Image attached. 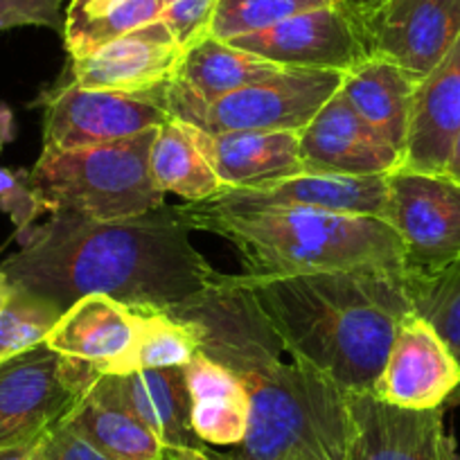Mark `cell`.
Returning <instances> with one entry per match:
<instances>
[{"mask_svg":"<svg viewBox=\"0 0 460 460\" xmlns=\"http://www.w3.org/2000/svg\"><path fill=\"white\" fill-rule=\"evenodd\" d=\"M172 318L192 332L203 357L244 384L249 431L215 460H345L350 447L348 393L289 355L242 276L219 273Z\"/></svg>","mask_w":460,"mask_h":460,"instance_id":"1","label":"cell"},{"mask_svg":"<svg viewBox=\"0 0 460 460\" xmlns=\"http://www.w3.org/2000/svg\"><path fill=\"white\" fill-rule=\"evenodd\" d=\"M190 233L179 206L113 221L55 212L21 237V251L0 262V273L61 312L93 294L134 312H170L219 276Z\"/></svg>","mask_w":460,"mask_h":460,"instance_id":"2","label":"cell"},{"mask_svg":"<svg viewBox=\"0 0 460 460\" xmlns=\"http://www.w3.org/2000/svg\"><path fill=\"white\" fill-rule=\"evenodd\" d=\"M242 278L296 359L348 395L375 393L397 330L413 314L404 273L352 269Z\"/></svg>","mask_w":460,"mask_h":460,"instance_id":"3","label":"cell"},{"mask_svg":"<svg viewBox=\"0 0 460 460\" xmlns=\"http://www.w3.org/2000/svg\"><path fill=\"white\" fill-rule=\"evenodd\" d=\"M192 230H206L235 244L246 273L352 271L406 269L404 244L388 221L377 217L339 215L294 206L215 208L208 203L179 206Z\"/></svg>","mask_w":460,"mask_h":460,"instance_id":"4","label":"cell"},{"mask_svg":"<svg viewBox=\"0 0 460 460\" xmlns=\"http://www.w3.org/2000/svg\"><path fill=\"white\" fill-rule=\"evenodd\" d=\"M156 131L158 127L120 143L43 149L30 181L46 212L113 221L165 206V192L149 170Z\"/></svg>","mask_w":460,"mask_h":460,"instance_id":"5","label":"cell"},{"mask_svg":"<svg viewBox=\"0 0 460 460\" xmlns=\"http://www.w3.org/2000/svg\"><path fill=\"white\" fill-rule=\"evenodd\" d=\"M343 73L280 68L276 75L228 93L212 104H174V120L206 134L224 131H303L341 88Z\"/></svg>","mask_w":460,"mask_h":460,"instance_id":"6","label":"cell"},{"mask_svg":"<svg viewBox=\"0 0 460 460\" xmlns=\"http://www.w3.org/2000/svg\"><path fill=\"white\" fill-rule=\"evenodd\" d=\"M100 370L48 343L0 364V449L34 442L91 391Z\"/></svg>","mask_w":460,"mask_h":460,"instance_id":"7","label":"cell"},{"mask_svg":"<svg viewBox=\"0 0 460 460\" xmlns=\"http://www.w3.org/2000/svg\"><path fill=\"white\" fill-rule=\"evenodd\" d=\"M43 149H77L134 138L172 120L167 86L147 93H113L68 84L46 91Z\"/></svg>","mask_w":460,"mask_h":460,"instance_id":"8","label":"cell"},{"mask_svg":"<svg viewBox=\"0 0 460 460\" xmlns=\"http://www.w3.org/2000/svg\"><path fill=\"white\" fill-rule=\"evenodd\" d=\"M386 221L404 244V273H427L460 258V183L447 174H388Z\"/></svg>","mask_w":460,"mask_h":460,"instance_id":"9","label":"cell"},{"mask_svg":"<svg viewBox=\"0 0 460 460\" xmlns=\"http://www.w3.org/2000/svg\"><path fill=\"white\" fill-rule=\"evenodd\" d=\"M368 57L422 82L460 37V0H386L357 19Z\"/></svg>","mask_w":460,"mask_h":460,"instance_id":"10","label":"cell"},{"mask_svg":"<svg viewBox=\"0 0 460 460\" xmlns=\"http://www.w3.org/2000/svg\"><path fill=\"white\" fill-rule=\"evenodd\" d=\"M228 43L280 68L348 73L368 57L359 23L345 5L305 12L260 32L230 39Z\"/></svg>","mask_w":460,"mask_h":460,"instance_id":"11","label":"cell"},{"mask_svg":"<svg viewBox=\"0 0 460 460\" xmlns=\"http://www.w3.org/2000/svg\"><path fill=\"white\" fill-rule=\"evenodd\" d=\"M183 52L165 21H156L113 39L88 55L73 57L70 79L91 91H156L174 79Z\"/></svg>","mask_w":460,"mask_h":460,"instance_id":"12","label":"cell"},{"mask_svg":"<svg viewBox=\"0 0 460 460\" xmlns=\"http://www.w3.org/2000/svg\"><path fill=\"white\" fill-rule=\"evenodd\" d=\"M305 172L343 176H388L404 156L388 145L336 91L300 131Z\"/></svg>","mask_w":460,"mask_h":460,"instance_id":"13","label":"cell"},{"mask_svg":"<svg viewBox=\"0 0 460 460\" xmlns=\"http://www.w3.org/2000/svg\"><path fill=\"white\" fill-rule=\"evenodd\" d=\"M460 386V364L418 314L397 330L375 395L402 409H440Z\"/></svg>","mask_w":460,"mask_h":460,"instance_id":"14","label":"cell"},{"mask_svg":"<svg viewBox=\"0 0 460 460\" xmlns=\"http://www.w3.org/2000/svg\"><path fill=\"white\" fill-rule=\"evenodd\" d=\"M350 447L345 460H442L445 406L402 409L375 393L348 395Z\"/></svg>","mask_w":460,"mask_h":460,"instance_id":"15","label":"cell"},{"mask_svg":"<svg viewBox=\"0 0 460 460\" xmlns=\"http://www.w3.org/2000/svg\"><path fill=\"white\" fill-rule=\"evenodd\" d=\"M208 206L215 208H255L294 206L312 210L339 212V215L377 217L386 221L388 176H343L303 172L291 179L258 188H221Z\"/></svg>","mask_w":460,"mask_h":460,"instance_id":"16","label":"cell"},{"mask_svg":"<svg viewBox=\"0 0 460 460\" xmlns=\"http://www.w3.org/2000/svg\"><path fill=\"white\" fill-rule=\"evenodd\" d=\"M185 127L215 170L221 188H258L305 172L300 131L242 129L206 134L190 125Z\"/></svg>","mask_w":460,"mask_h":460,"instance_id":"17","label":"cell"},{"mask_svg":"<svg viewBox=\"0 0 460 460\" xmlns=\"http://www.w3.org/2000/svg\"><path fill=\"white\" fill-rule=\"evenodd\" d=\"M458 134L460 37L449 55L415 86L402 167L422 174H445Z\"/></svg>","mask_w":460,"mask_h":460,"instance_id":"18","label":"cell"},{"mask_svg":"<svg viewBox=\"0 0 460 460\" xmlns=\"http://www.w3.org/2000/svg\"><path fill=\"white\" fill-rule=\"evenodd\" d=\"M136 327V314L129 307L93 294L61 314L46 343L59 355L95 366L102 375H127Z\"/></svg>","mask_w":460,"mask_h":460,"instance_id":"19","label":"cell"},{"mask_svg":"<svg viewBox=\"0 0 460 460\" xmlns=\"http://www.w3.org/2000/svg\"><path fill=\"white\" fill-rule=\"evenodd\" d=\"M88 393L129 411L156 433L163 445L208 447L199 440L190 424V395L183 368L100 375Z\"/></svg>","mask_w":460,"mask_h":460,"instance_id":"20","label":"cell"},{"mask_svg":"<svg viewBox=\"0 0 460 460\" xmlns=\"http://www.w3.org/2000/svg\"><path fill=\"white\" fill-rule=\"evenodd\" d=\"M278 70L280 66L208 34L185 48L179 70L167 84V106L212 104L228 93L271 77Z\"/></svg>","mask_w":460,"mask_h":460,"instance_id":"21","label":"cell"},{"mask_svg":"<svg viewBox=\"0 0 460 460\" xmlns=\"http://www.w3.org/2000/svg\"><path fill=\"white\" fill-rule=\"evenodd\" d=\"M185 370L190 424L203 445L237 447L249 431L251 400L244 384L224 366L197 352Z\"/></svg>","mask_w":460,"mask_h":460,"instance_id":"22","label":"cell"},{"mask_svg":"<svg viewBox=\"0 0 460 460\" xmlns=\"http://www.w3.org/2000/svg\"><path fill=\"white\" fill-rule=\"evenodd\" d=\"M415 86L418 84L395 64L379 57H366L343 73L339 91L352 109L404 156Z\"/></svg>","mask_w":460,"mask_h":460,"instance_id":"23","label":"cell"},{"mask_svg":"<svg viewBox=\"0 0 460 460\" xmlns=\"http://www.w3.org/2000/svg\"><path fill=\"white\" fill-rule=\"evenodd\" d=\"M64 420L109 460H161L165 449L156 433L129 411L93 393H86Z\"/></svg>","mask_w":460,"mask_h":460,"instance_id":"24","label":"cell"},{"mask_svg":"<svg viewBox=\"0 0 460 460\" xmlns=\"http://www.w3.org/2000/svg\"><path fill=\"white\" fill-rule=\"evenodd\" d=\"M156 21H163V0H70L61 34L73 59Z\"/></svg>","mask_w":460,"mask_h":460,"instance_id":"25","label":"cell"},{"mask_svg":"<svg viewBox=\"0 0 460 460\" xmlns=\"http://www.w3.org/2000/svg\"><path fill=\"white\" fill-rule=\"evenodd\" d=\"M149 170L163 192L179 194L188 203L208 201L221 190L215 170L197 147L188 127L174 118L158 127L149 152Z\"/></svg>","mask_w":460,"mask_h":460,"instance_id":"26","label":"cell"},{"mask_svg":"<svg viewBox=\"0 0 460 460\" xmlns=\"http://www.w3.org/2000/svg\"><path fill=\"white\" fill-rule=\"evenodd\" d=\"M413 312L436 330L460 364V258L427 273H404Z\"/></svg>","mask_w":460,"mask_h":460,"instance_id":"27","label":"cell"},{"mask_svg":"<svg viewBox=\"0 0 460 460\" xmlns=\"http://www.w3.org/2000/svg\"><path fill=\"white\" fill-rule=\"evenodd\" d=\"M134 314L138 327L127 375L154 368H183L197 357V341L183 323L172 318L167 312Z\"/></svg>","mask_w":460,"mask_h":460,"instance_id":"28","label":"cell"},{"mask_svg":"<svg viewBox=\"0 0 460 460\" xmlns=\"http://www.w3.org/2000/svg\"><path fill=\"white\" fill-rule=\"evenodd\" d=\"M332 5H345V0H219L210 34L221 41H230L242 34L271 28L291 16Z\"/></svg>","mask_w":460,"mask_h":460,"instance_id":"29","label":"cell"},{"mask_svg":"<svg viewBox=\"0 0 460 460\" xmlns=\"http://www.w3.org/2000/svg\"><path fill=\"white\" fill-rule=\"evenodd\" d=\"M61 314L48 300L14 289L12 298L0 307V364L46 343Z\"/></svg>","mask_w":460,"mask_h":460,"instance_id":"30","label":"cell"},{"mask_svg":"<svg viewBox=\"0 0 460 460\" xmlns=\"http://www.w3.org/2000/svg\"><path fill=\"white\" fill-rule=\"evenodd\" d=\"M0 210L5 212L16 228V240L34 228V221L46 212L41 199L34 192L30 172L0 167Z\"/></svg>","mask_w":460,"mask_h":460,"instance_id":"31","label":"cell"},{"mask_svg":"<svg viewBox=\"0 0 460 460\" xmlns=\"http://www.w3.org/2000/svg\"><path fill=\"white\" fill-rule=\"evenodd\" d=\"M219 0H163V21L185 48L210 34Z\"/></svg>","mask_w":460,"mask_h":460,"instance_id":"32","label":"cell"},{"mask_svg":"<svg viewBox=\"0 0 460 460\" xmlns=\"http://www.w3.org/2000/svg\"><path fill=\"white\" fill-rule=\"evenodd\" d=\"M64 0H0V32L14 28L64 30Z\"/></svg>","mask_w":460,"mask_h":460,"instance_id":"33","label":"cell"},{"mask_svg":"<svg viewBox=\"0 0 460 460\" xmlns=\"http://www.w3.org/2000/svg\"><path fill=\"white\" fill-rule=\"evenodd\" d=\"M41 460H109L84 436H79L66 420H59L39 442Z\"/></svg>","mask_w":460,"mask_h":460,"instance_id":"34","label":"cell"},{"mask_svg":"<svg viewBox=\"0 0 460 460\" xmlns=\"http://www.w3.org/2000/svg\"><path fill=\"white\" fill-rule=\"evenodd\" d=\"M161 460H215L208 447H167L163 449Z\"/></svg>","mask_w":460,"mask_h":460,"instance_id":"35","label":"cell"},{"mask_svg":"<svg viewBox=\"0 0 460 460\" xmlns=\"http://www.w3.org/2000/svg\"><path fill=\"white\" fill-rule=\"evenodd\" d=\"M39 442H41V438L34 442H25V445H16V447H7V449H0V460H41Z\"/></svg>","mask_w":460,"mask_h":460,"instance_id":"36","label":"cell"},{"mask_svg":"<svg viewBox=\"0 0 460 460\" xmlns=\"http://www.w3.org/2000/svg\"><path fill=\"white\" fill-rule=\"evenodd\" d=\"M16 136V120H14V111L0 102V152L7 147L10 143H14Z\"/></svg>","mask_w":460,"mask_h":460,"instance_id":"37","label":"cell"},{"mask_svg":"<svg viewBox=\"0 0 460 460\" xmlns=\"http://www.w3.org/2000/svg\"><path fill=\"white\" fill-rule=\"evenodd\" d=\"M382 3H386V0H345V7L352 12V16H355V19H361V16L370 14L373 10H377Z\"/></svg>","mask_w":460,"mask_h":460,"instance_id":"38","label":"cell"},{"mask_svg":"<svg viewBox=\"0 0 460 460\" xmlns=\"http://www.w3.org/2000/svg\"><path fill=\"white\" fill-rule=\"evenodd\" d=\"M445 174L449 176V179H454L456 183H460V134H458V138H456L454 152H451L449 165H447Z\"/></svg>","mask_w":460,"mask_h":460,"instance_id":"39","label":"cell"},{"mask_svg":"<svg viewBox=\"0 0 460 460\" xmlns=\"http://www.w3.org/2000/svg\"><path fill=\"white\" fill-rule=\"evenodd\" d=\"M442 460H460L458 449H456V440L449 433H445V440H442Z\"/></svg>","mask_w":460,"mask_h":460,"instance_id":"40","label":"cell"},{"mask_svg":"<svg viewBox=\"0 0 460 460\" xmlns=\"http://www.w3.org/2000/svg\"><path fill=\"white\" fill-rule=\"evenodd\" d=\"M12 294H14V287H12L10 280L0 273V307L12 298Z\"/></svg>","mask_w":460,"mask_h":460,"instance_id":"41","label":"cell"},{"mask_svg":"<svg viewBox=\"0 0 460 460\" xmlns=\"http://www.w3.org/2000/svg\"><path fill=\"white\" fill-rule=\"evenodd\" d=\"M449 402H451V404H460V386L456 388V393L449 397Z\"/></svg>","mask_w":460,"mask_h":460,"instance_id":"42","label":"cell"},{"mask_svg":"<svg viewBox=\"0 0 460 460\" xmlns=\"http://www.w3.org/2000/svg\"><path fill=\"white\" fill-rule=\"evenodd\" d=\"M291 460H312V458H291Z\"/></svg>","mask_w":460,"mask_h":460,"instance_id":"43","label":"cell"}]
</instances>
